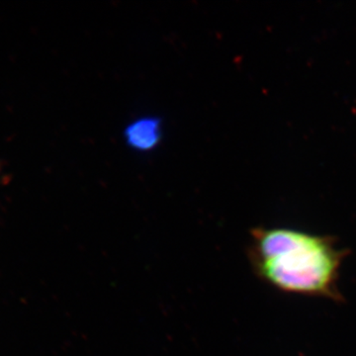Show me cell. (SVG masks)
<instances>
[{
	"mask_svg": "<svg viewBox=\"0 0 356 356\" xmlns=\"http://www.w3.org/2000/svg\"><path fill=\"white\" fill-rule=\"evenodd\" d=\"M250 261L271 286L294 294L339 299L337 281L346 252L330 236L285 228L252 232Z\"/></svg>",
	"mask_w": 356,
	"mask_h": 356,
	"instance_id": "1",
	"label": "cell"
},
{
	"mask_svg": "<svg viewBox=\"0 0 356 356\" xmlns=\"http://www.w3.org/2000/svg\"><path fill=\"white\" fill-rule=\"evenodd\" d=\"M125 138L136 151H151L161 140V121L153 117L138 119L126 128Z\"/></svg>",
	"mask_w": 356,
	"mask_h": 356,
	"instance_id": "2",
	"label": "cell"
}]
</instances>
